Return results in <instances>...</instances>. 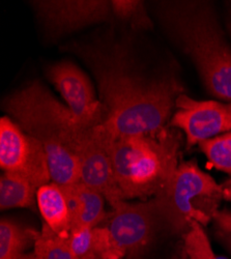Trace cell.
I'll use <instances>...</instances> for the list:
<instances>
[{
  "mask_svg": "<svg viewBox=\"0 0 231 259\" xmlns=\"http://www.w3.org/2000/svg\"><path fill=\"white\" fill-rule=\"evenodd\" d=\"M81 182L102 194L111 208L124 200L116 183L111 158L101 130L95 126L90 138L77 152Z\"/></svg>",
  "mask_w": 231,
  "mask_h": 259,
  "instance_id": "11",
  "label": "cell"
},
{
  "mask_svg": "<svg viewBox=\"0 0 231 259\" xmlns=\"http://www.w3.org/2000/svg\"><path fill=\"white\" fill-rule=\"evenodd\" d=\"M0 166L27 179L37 190L51 183L44 146L9 116L0 120Z\"/></svg>",
  "mask_w": 231,
  "mask_h": 259,
  "instance_id": "8",
  "label": "cell"
},
{
  "mask_svg": "<svg viewBox=\"0 0 231 259\" xmlns=\"http://www.w3.org/2000/svg\"><path fill=\"white\" fill-rule=\"evenodd\" d=\"M199 146L214 167L231 175V131L202 141Z\"/></svg>",
  "mask_w": 231,
  "mask_h": 259,
  "instance_id": "17",
  "label": "cell"
},
{
  "mask_svg": "<svg viewBox=\"0 0 231 259\" xmlns=\"http://www.w3.org/2000/svg\"><path fill=\"white\" fill-rule=\"evenodd\" d=\"M45 76L81 123L87 126L102 124L104 110L94 85L74 62L61 60L50 64L45 70Z\"/></svg>",
  "mask_w": 231,
  "mask_h": 259,
  "instance_id": "9",
  "label": "cell"
},
{
  "mask_svg": "<svg viewBox=\"0 0 231 259\" xmlns=\"http://www.w3.org/2000/svg\"><path fill=\"white\" fill-rule=\"evenodd\" d=\"M226 25L228 28V31L231 35V2L226 3Z\"/></svg>",
  "mask_w": 231,
  "mask_h": 259,
  "instance_id": "22",
  "label": "cell"
},
{
  "mask_svg": "<svg viewBox=\"0 0 231 259\" xmlns=\"http://www.w3.org/2000/svg\"><path fill=\"white\" fill-rule=\"evenodd\" d=\"M37 189L30 181L12 172H4L0 179V207L34 208Z\"/></svg>",
  "mask_w": 231,
  "mask_h": 259,
  "instance_id": "14",
  "label": "cell"
},
{
  "mask_svg": "<svg viewBox=\"0 0 231 259\" xmlns=\"http://www.w3.org/2000/svg\"><path fill=\"white\" fill-rule=\"evenodd\" d=\"M3 109L44 146L52 183L68 186L81 182L77 152L93 135L95 126L81 123L68 106L38 80L6 97Z\"/></svg>",
  "mask_w": 231,
  "mask_h": 259,
  "instance_id": "2",
  "label": "cell"
},
{
  "mask_svg": "<svg viewBox=\"0 0 231 259\" xmlns=\"http://www.w3.org/2000/svg\"><path fill=\"white\" fill-rule=\"evenodd\" d=\"M39 231L4 218L0 222V259H19L34 246Z\"/></svg>",
  "mask_w": 231,
  "mask_h": 259,
  "instance_id": "15",
  "label": "cell"
},
{
  "mask_svg": "<svg viewBox=\"0 0 231 259\" xmlns=\"http://www.w3.org/2000/svg\"><path fill=\"white\" fill-rule=\"evenodd\" d=\"M222 193V185L217 184L195 163L180 164L169 187L156 196L161 203L163 223L174 232L182 230L192 221L207 224L211 218L201 212L195 203L205 200L216 202L223 197Z\"/></svg>",
  "mask_w": 231,
  "mask_h": 259,
  "instance_id": "5",
  "label": "cell"
},
{
  "mask_svg": "<svg viewBox=\"0 0 231 259\" xmlns=\"http://www.w3.org/2000/svg\"><path fill=\"white\" fill-rule=\"evenodd\" d=\"M166 34L194 63L209 94L231 101V47L214 4L205 0L155 3Z\"/></svg>",
  "mask_w": 231,
  "mask_h": 259,
  "instance_id": "3",
  "label": "cell"
},
{
  "mask_svg": "<svg viewBox=\"0 0 231 259\" xmlns=\"http://www.w3.org/2000/svg\"><path fill=\"white\" fill-rule=\"evenodd\" d=\"M171 125L180 128L188 146L231 131V103L197 101L184 94L175 102Z\"/></svg>",
  "mask_w": 231,
  "mask_h": 259,
  "instance_id": "10",
  "label": "cell"
},
{
  "mask_svg": "<svg viewBox=\"0 0 231 259\" xmlns=\"http://www.w3.org/2000/svg\"><path fill=\"white\" fill-rule=\"evenodd\" d=\"M34 253L39 259H78L70 246L69 237L56 234L46 223L34 244Z\"/></svg>",
  "mask_w": 231,
  "mask_h": 259,
  "instance_id": "16",
  "label": "cell"
},
{
  "mask_svg": "<svg viewBox=\"0 0 231 259\" xmlns=\"http://www.w3.org/2000/svg\"><path fill=\"white\" fill-rule=\"evenodd\" d=\"M60 187L66 194L70 207L71 232L81 228H96L107 219L105 198L98 191L82 182Z\"/></svg>",
  "mask_w": 231,
  "mask_h": 259,
  "instance_id": "12",
  "label": "cell"
},
{
  "mask_svg": "<svg viewBox=\"0 0 231 259\" xmlns=\"http://www.w3.org/2000/svg\"><path fill=\"white\" fill-rule=\"evenodd\" d=\"M214 219H216L217 223L223 230L231 233V212L216 211L214 214Z\"/></svg>",
  "mask_w": 231,
  "mask_h": 259,
  "instance_id": "20",
  "label": "cell"
},
{
  "mask_svg": "<svg viewBox=\"0 0 231 259\" xmlns=\"http://www.w3.org/2000/svg\"><path fill=\"white\" fill-rule=\"evenodd\" d=\"M138 34L128 27L109 25L62 48L85 63L95 77L104 110L99 127L108 138L166 128L183 91L172 71L149 68L139 52Z\"/></svg>",
  "mask_w": 231,
  "mask_h": 259,
  "instance_id": "1",
  "label": "cell"
},
{
  "mask_svg": "<svg viewBox=\"0 0 231 259\" xmlns=\"http://www.w3.org/2000/svg\"><path fill=\"white\" fill-rule=\"evenodd\" d=\"M103 136L124 200L156 197L169 187L178 167V141L172 132L164 128L117 138Z\"/></svg>",
  "mask_w": 231,
  "mask_h": 259,
  "instance_id": "4",
  "label": "cell"
},
{
  "mask_svg": "<svg viewBox=\"0 0 231 259\" xmlns=\"http://www.w3.org/2000/svg\"><path fill=\"white\" fill-rule=\"evenodd\" d=\"M160 223L163 218L158 197L136 203L122 200L112 207L107 229L119 258H138L151 245Z\"/></svg>",
  "mask_w": 231,
  "mask_h": 259,
  "instance_id": "7",
  "label": "cell"
},
{
  "mask_svg": "<svg viewBox=\"0 0 231 259\" xmlns=\"http://www.w3.org/2000/svg\"><path fill=\"white\" fill-rule=\"evenodd\" d=\"M30 6L49 40L97 24L118 25L114 0H36Z\"/></svg>",
  "mask_w": 231,
  "mask_h": 259,
  "instance_id": "6",
  "label": "cell"
},
{
  "mask_svg": "<svg viewBox=\"0 0 231 259\" xmlns=\"http://www.w3.org/2000/svg\"><path fill=\"white\" fill-rule=\"evenodd\" d=\"M19 259H39L37 257V255L33 252V253H30V254H24L23 256H21Z\"/></svg>",
  "mask_w": 231,
  "mask_h": 259,
  "instance_id": "23",
  "label": "cell"
},
{
  "mask_svg": "<svg viewBox=\"0 0 231 259\" xmlns=\"http://www.w3.org/2000/svg\"><path fill=\"white\" fill-rule=\"evenodd\" d=\"M69 243L78 259H97L94 228H81L72 231Z\"/></svg>",
  "mask_w": 231,
  "mask_h": 259,
  "instance_id": "19",
  "label": "cell"
},
{
  "mask_svg": "<svg viewBox=\"0 0 231 259\" xmlns=\"http://www.w3.org/2000/svg\"><path fill=\"white\" fill-rule=\"evenodd\" d=\"M222 189H223V193H222L223 198L231 202V179H229L222 185Z\"/></svg>",
  "mask_w": 231,
  "mask_h": 259,
  "instance_id": "21",
  "label": "cell"
},
{
  "mask_svg": "<svg viewBox=\"0 0 231 259\" xmlns=\"http://www.w3.org/2000/svg\"><path fill=\"white\" fill-rule=\"evenodd\" d=\"M36 202L45 223L56 234L69 237L72 230L71 212L62 188L52 182L40 187L36 193Z\"/></svg>",
  "mask_w": 231,
  "mask_h": 259,
  "instance_id": "13",
  "label": "cell"
},
{
  "mask_svg": "<svg viewBox=\"0 0 231 259\" xmlns=\"http://www.w3.org/2000/svg\"><path fill=\"white\" fill-rule=\"evenodd\" d=\"M189 227L190 229L184 235V249L189 259H226L214 253L200 223L192 221Z\"/></svg>",
  "mask_w": 231,
  "mask_h": 259,
  "instance_id": "18",
  "label": "cell"
}]
</instances>
